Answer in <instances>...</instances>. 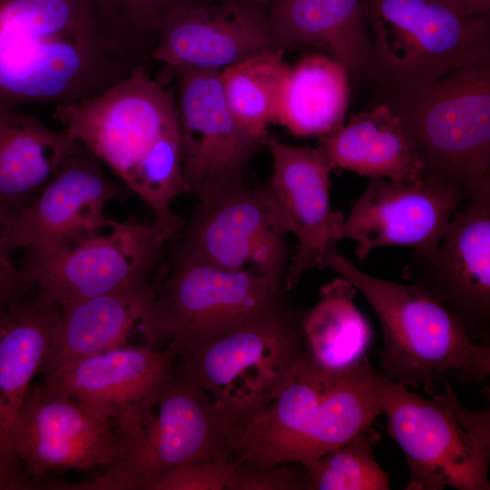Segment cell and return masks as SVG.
I'll return each mask as SVG.
<instances>
[{
    "label": "cell",
    "mask_w": 490,
    "mask_h": 490,
    "mask_svg": "<svg viewBox=\"0 0 490 490\" xmlns=\"http://www.w3.org/2000/svg\"><path fill=\"white\" fill-rule=\"evenodd\" d=\"M106 0H0V108L93 98L152 46Z\"/></svg>",
    "instance_id": "6da1fadb"
},
{
    "label": "cell",
    "mask_w": 490,
    "mask_h": 490,
    "mask_svg": "<svg viewBox=\"0 0 490 490\" xmlns=\"http://www.w3.org/2000/svg\"><path fill=\"white\" fill-rule=\"evenodd\" d=\"M383 379L367 358L334 370L305 351L270 399L224 429L232 457L260 466L312 462L382 414Z\"/></svg>",
    "instance_id": "7a4b0ae2"
},
{
    "label": "cell",
    "mask_w": 490,
    "mask_h": 490,
    "mask_svg": "<svg viewBox=\"0 0 490 490\" xmlns=\"http://www.w3.org/2000/svg\"><path fill=\"white\" fill-rule=\"evenodd\" d=\"M327 268L347 279L379 318L384 348L378 373L405 387H425L450 374L465 384L490 375V347L475 340L461 318L421 284L368 275L331 250Z\"/></svg>",
    "instance_id": "3957f363"
},
{
    "label": "cell",
    "mask_w": 490,
    "mask_h": 490,
    "mask_svg": "<svg viewBox=\"0 0 490 490\" xmlns=\"http://www.w3.org/2000/svg\"><path fill=\"white\" fill-rule=\"evenodd\" d=\"M116 421L125 440L122 456L102 475L77 483L56 482L54 489L150 490L181 466L236 460L212 401L183 370L179 375L171 371Z\"/></svg>",
    "instance_id": "277c9868"
},
{
    "label": "cell",
    "mask_w": 490,
    "mask_h": 490,
    "mask_svg": "<svg viewBox=\"0 0 490 490\" xmlns=\"http://www.w3.org/2000/svg\"><path fill=\"white\" fill-rule=\"evenodd\" d=\"M390 100L418 161L419 180L466 200L490 183V62Z\"/></svg>",
    "instance_id": "5b68a950"
},
{
    "label": "cell",
    "mask_w": 490,
    "mask_h": 490,
    "mask_svg": "<svg viewBox=\"0 0 490 490\" xmlns=\"http://www.w3.org/2000/svg\"><path fill=\"white\" fill-rule=\"evenodd\" d=\"M411 393L384 377L379 401L408 466L407 490H488L490 410H469L445 377Z\"/></svg>",
    "instance_id": "8992f818"
},
{
    "label": "cell",
    "mask_w": 490,
    "mask_h": 490,
    "mask_svg": "<svg viewBox=\"0 0 490 490\" xmlns=\"http://www.w3.org/2000/svg\"><path fill=\"white\" fill-rule=\"evenodd\" d=\"M363 1L376 84L390 99L490 62V17L442 0Z\"/></svg>",
    "instance_id": "52a82bcc"
},
{
    "label": "cell",
    "mask_w": 490,
    "mask_h": 490,
    "mask_svg": "<svg viewBox=\"0 0 490 490\" xmlns=\"http://www.w3.org/2000/svg\"><path fill=\"white\" fill-rule=\"evenodd\" d=\"M287 299L181 350L182 370L212 401L222 432L270 399L305 352Z\"/></svg>",
    "instance_id": "ba28073f"
},
{
    "label": "cell",
    "mask_w": 490,
    "mask_h": 490,
    "mask_svg": "<svg viewBox=\"0 0 490 490\" xmlns=\"http://www.w3.org/2000/svg\"><path fill=\"white\" fill-rule=\"evenodd\" d=\"M152 297L140 320L143 343L178 354L211 335L286 299L285 283L250 270H231L173 254L152 282Z\"/></svg>",
    "instance_id": "9c48e42d"
},
{
    "label": "cell",
    "mask_w": 490,
    "mask_h": 490,
    "mask_svg": "<svg viewBox=\"0 0 490 490\" xmlns=\"http://www.w3.org/2000/svg\"><path fill=\"white\" fill-rule=\"evenodd\" d=\"M181 218L151 223L111 220L99 233L44 258L23 257L20 266L46 298L60 307L149 283L164 246L182 230Z\"/></svg>",
    "instance_id": "30bf717a"
},
{
    "label": "cell",
    "mask_w": 490,
    "mask_h": 490,
    "mask_svg": "<svg viewBox=\"0 0 490 490\" xmlns=\"http://www.w3.org/2000/svg\"><path fill=\"white\" fill-rule=\"evenodd\" d=\"M197 199L175 254L224 269L250 270L285 283L286 237L292 226L265 183L250 187L237 180Z\"/></svg>",
    "instance_id": "8fae6325"
},
{
    "label": "cell",
    "mask_w": 490,
    "mask_h": 490,
    "mask_svg": "<svg viewBox=\"0 0 490 490\" xmlns=\"http://www.w3.org/2000/svg\"><path fill=\"white\" fill-rule=\"evenodd\" d=\"M54 117L72 140L122 181L163 134L178 126L174 93L145 65L99 95L55 106Z\"/></svg>",
    "instance_id": "7c38bea8"
},
{
    "label": "cell",
    "mask_w": 490,
    "mask_h": 490,
    "mask_svg": "<svg viewBox=\"0 0 490 490\" xmlns=\"http://www.w3.org/2000/svg\"><path fill=\"white\" fill-rule=\"evenodd\" d=\"M11 443L34 486L51 471L109 467L125 451L114 418L44 381L28 388Z\"/></svg>",
    "instance_id": "4fadbf2b"
},
{
    "label": "cell",
    "mask_w": 490,
    "mask_h": 490,
    "mask_svg": "<svg viewBox=\"0 0 490 490\" xmlns=\"http://www.w3.org/2000/svg\"><path fill=\"white\" fill-rule=\"evenodd\" d=\"M123 192L79 143L33 201L3 218L5 234L24 257H48L106 229L103 209Z\"/></svg>",
    "instance_id": "5bb4252c"
},
{
    "label": "cell",
    "mask_w": 490,
    "mask_h": 490,
    "mask_svg": "<svg viewBox=\"0 0 490 490\" xmlns=\"http://www.w3.org/2000/svg\"><path fill=\"white\" fill-rule=\"evenodd\" d=\"M434 249L416 252L405 277L426 287L456 314L471 337L490 335V183L467 198Z\"/></svg>",
    "instance_id": "9a60e30c"
},
{
    "label": "cell",
    "mask_w": 490,
    "mask_h": 490,
    "mask_svg": "<svg viewBox=\"0 0 490 490\" xmlns=\"http://www.w3.org/2000/svg\"><path fill=\"white\" fill-rule=\"evenodd\" d=\"M174 74L182 173L188 192L197 198L220 184L243 179L246 165L267 138L252 133L232 115L219 71Z\"/></svg>",
    "instance_id": "2e32d148"
},
{
    "label": "cell",
    "mask_w": 490,
    "mask_h": 490,
    "mask_svg": "<svg viewBox=\"0 0 490 490\" xmlns=\"http://www.w3.org/2000/svg\"><path fill=\"white\" fill-rule=\"evenodd\" d=\"M465 200L456 191L422 180L371 178L344 219L341 237L357 243L355 255L359 260L387 246L427 251L439 243Z\"/></svg>",
    "instance_id": "e0dca14e"
},
{
    "label": "cell",
    "mask_w": 490,
    "mask_h": 490,
    "mask_svg": "<svg viewBox=\"0 0 490 490\" xmlns=\"http://www.w3.org/2000/svg\"><path fill=\"white\" fill-rule=\"evenodd\" d=\"M269 5L219 0L182 7L156 33L150 58L180 70L219 71L258 53L276 49Z\"/></svg>",
    "instance_id": "ac0fdd59"
},
{
    "label": "cell",
    "mask_w": 490,
    "mask_h": 490,
    "mask_svg": "<svg viewBox=\"0 0 490 490\" xmlns=\"http://www.w3.org/2000/svg\"><path fill=\"white\" fill-rule=\"evenodd\" d=\"M272 171L265 182L288 216L298 247L286 271L285 289L310 269L326 268L328 252L341 237L342 214L330 204V166L322 151L293 146L268 135Z\"/></svg>",
    "instance_id": "d6986e66"
},
{
    "label": "cell",
    "mask_w": 490,
    "mask_h": 490,
    "mask_svg": "<svg viewBox=\"0 0 490 490\" xmlns=\"http://www.w3.org/2000/svg\"><path fill=\"white\" fill-rule=\"evenodd\" d=\"M269 24L276 49H318L345 67L350 81L376 84L363 0H271Z\"/></svg>",
    "instance_id": "ffe728a7"
},
{
    "label": "cell",
    "mask_w": 490,
    "mask_h": 490,
    "mask_svg": "<svg viewBox=\"0 0 490 490\" xmlns=\"http://www.w3.org/2000/svg\"><path fill=\"white\" fill-rule=\"evenodd\" d=\"M176 357L172 343L124 344L64 365L44 375V382L115 419L168 377Z\"/></svg>",
    "instance_id": "44dd1931"
},
{
    "label": "cell",
    "mask_w": 490,
    "mask_h": 490,
    "mask_svg": "<svg viewBox=\"0 0 490 490\" xmlns=\"http://www.w3.org/2000/svg\"><path fill=\"white\" fill-rule=\"evenodd\" d=\"M153 294L152 282L60 307L40 368L48 374L73 361L127 344Z\"/></svg>",
    "instance_id": "7402d4cb"
},
{
    "label": "cell",
    "mask_w": 490,
    "mask_h": 490,
    "mask_svg": "<svg viewBox=\"0 0 490 490\" xmlns=\"http://www.w3.org/2000/svg\"><path fill=\"white\" fill-rule=\"evenodd\" d=\"M59 313L60 306L35 289L0 316V456L3 457L17 460L11 443L13 426L32 380L40 371L52 327Z\"/></svg>",
    "instance_id": "603a6c76"
},
{
    "label": "cell",
    "mask_w": 490,
    "mask_h": 490,
    "mask_svg": "<svg viewBox=\"0 0 490 490\" xmlns=\"http://www.w3.org/2000/svg\"><path fill=\"white\" fill-rule=\"evenodd\" d=\"M66 132L18 109L0 108V215L27 205L75 152Z\"/></svg>",
    "instance_id": "cb8c5ba5"
},
{
    "label": "cell",
    "mask_w": 490,
    "mask_h": 490,
    "mask_svg": "<svg viewBox=\"0 0 490 490\" xmlns=\"http://www.w3.org/2000/svg\"><path fill=\"white\" fill-rule=\"evenodd\" d=\"M330 166L371 178L416 181L420 166L390 102L351 114L319 139Z\"/></svg>",
    "instance_id": "d4e9b609"
},
{
    "label": "cell",
    "mask_w": 490,
    "mask_h": 490,
    "mask_svg": "<svg viewBox=\"0 0 490 490\" xmlns=\"http://www.w3.org/2000/svg\"><path fill=\"white\" fill-rule=\"evenodd\" d=\"M349 98L346 68L323 53L310 54L289 67L276 122L297 137H321L343 123Z\"/></svg>",
    "instance_id": "484cf974"
},
{
    "label": "cell",
    "mask_w": 490,
    "mask_h": 490,
    "mask_svg": "<svg viewBox=\"0 0 490 490\" xmlns=\"http://www.w3.org/2000/svg\"><path fill=\"white\" fill-rule=\"evenodd\" d=\"M356 290L347 279L336 278L301 318L305 351L325 368H346L366 358L372 329L353 302Z\"/></svg>",
    "instance_id": "4316f807"
},
{
    "label": "cell",
    "mask_w": 490,
    "mask_h": 490,
    "mask_svg": "<svg viewBox=\"0 0 490 490\" xmlns=\"http://www.w3.org/2000/svg\"><path fill=\"white\" fill-rule=\"evenodd\" d=\"M281 49L253 54L220 72L225 102L232 115L252 133L267 138L276 122L280 87L289 65Z\"/></svg>",
    "instance_id": "83f0119b"
},
{
    "label": "cell",
    "mask_w": 490,
    "mask_h": 490,
    "mask_svg": "<svg viewBox=\"0 0 490 490\" xmlns=\"http://www.w3.org/2000/svg\"><path fill=\"white\" fill-rule=\"evenodd\" d=\"M380 436L370 426L346 444L303 466L307 490H387L388 477L374 457Z\"/></svg>",
    "instance_id": "f1b7e54d"
},
{
    "label": "cell",
    "mask_w": 490,
    "mask_h": 490,
    "mask_svg": "<svg viewBox=\"0 0 490 490\" xmlns=\"http://www.w3.org/2000/svg\"><path fill=\"white\" fill-rule=\"evenodd\" d=\"M153 211L154 218H168L175 198L188 192L181 168L179 125L163 134L150 152L122 181Z\"/></svg>",
    "instance_id": "f546056e"
},
{
    "label": "cell",
    "mask_w": 490,
    "mask_h": 490,
    "mask_svg": "<svg viewBox=\"0 0 490 490\" xmlns=\"http://www.w3.org/2000/svg\"><path fill=\"white\" fill-rule=\"evenodd\" d=\"M239 460L190 463L168 473L150 490H227Z\"/></svg>",
    "instance_id": "4dcf8cb0"
},
{
    "label": "cell",
    "mask_w": 490,
    "mask_h": 490,
    "mask_svg": "<svg viewBox=\"0 0 490 490\" xmlns=\"http://www.w3.org/2000/svg\"><path fill=\"white\" fill-rule=\"evenodd\" d=\"M300 464L260 466L240 461L227 490H307Z\"/></svg>",
    "instance_id": "1f68e13d"
},
{
    "label": "cell",
    "mask_w": 490,
    "mask_h": 490,
    "mask_svg": "<svg viewBox=\"0 0 490 490\" xmlns=\"http://www.w3.org/2000/svg\"><path fill=\"white\" fill-rule=\"evenodd\" d=\"M113 10L140 33L156 34L177 10L187 7V0H106Z\"/></svg>",
    "instance_id": "d6a6232c"
},
{
    "label": "cell",
    "mask_w": 490,
    "mask_h": 490,
    "mask_svg": "<svg viewBox=\"0 0 490 490\" xmlns=\"http://www.w3.org/2000/svg\"><path fill=\"white\" fill-rule=\"evenodd\" d=\"M14 250L0 215V316L36 289L21 266L14 261Z\"/></svg>",
    "instance_id": "836d02e7"
},
{
    "label": "cell",
    "mask_w": 490,
    "mask_h": 490,
    "mask_svg": "<svg viewBox=\"0 0 490 490\" xmlns=\"http://www.w3.org/2000/svg\"><path fill=\"white\" fill-rule=\"evenodd\" d=\"M34 488L33 481L23 472L16 460L0 456V490Z\"/></svg>",
    "instance_id": "e575fe53"
},
{
    "label": "cell",
    "mask_w": 490,
    "mask_h": 490,
    "mask_svg": "<svg viewBox=\"0 0 490 490\" xmlns=\"http://www.w3.org/2000/svg\"><path fill=\"white\" fill-rule=\"evenodd\" d=\"M471 15L490 17V0H442Z\"/></svg>",
    "instance_id": "d590c367"
},
{
    "label": "cell",
    "mask_w": 490,
    "mask_h": 490,
    "mask_svg": "<svg viewBox=\"0 0 490 490\" xmlns=\"http://www.w3.org/2000/svg\"><path fill=\"white\" fill-rule=\"evenodd\" d=\"M216 1H219V0H187V4H188L187 7L211 4ZM243 1H250V2L270 5L271 0H243Z\"/></svg>",
    "instance_id": "8d00e7d4"
}]
</instances>
